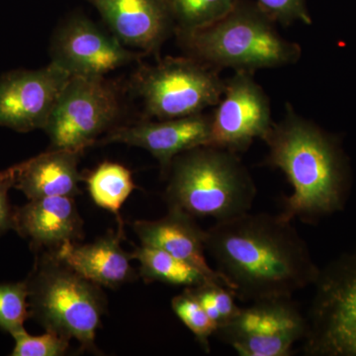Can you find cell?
I'll return each instance as SVG.
<instances>
[{"instance_id": "obj_10", "label": "cell", "mask_w": 356, "mask_h": 356, "mask_svg": "<svg viewBox=\"0 0 356 356\" xmlns=\"http://www.w3.org/2000/svg\"><path fill=\"white\" fill-rule=\"evenodd\" d=\"M211 115L209 145L234 153L247 151L273 128L270 102L250 72H235L225 81L224 92Z\"/></svg>"}, {"instance_id": "obj_17", "label": "cell", "mask_w": 356, "mask_h": 356, "mask_svg": "<svg viewBox=\"0 0 356 356\" xmlns=\"http://www.w3.org/2000/svg\"><path fill=\"white\" fill-rule=\"evenodd\" d=\"M122 232L106 236L95 243H65L53 252L56 257L83 278L100 287L118 288L133 280L132 254L121 247Z\"/></svg>"}, {"instance_id": "obj_11", "label": "cell", "mask_w": 356, "mask_h": 356, "mask_svg": "<svg viewBox=\"0 0 356 356\" xmlns=\"http://www.w3.org/2000/svg\"><path fill=\"white\" fill-rule=\"evenodd\" d=\"M70 74L51 62L40 70H17L0 77V127L44 130Z\"/></svg>"}, {"instance_id": "obj_5", "label": "cell", "mask_w": 356, "mask_h": 356, "mask_svg": "<svg viewBox=\"0 0 356 356\" xmlns=\"http://www.w3.org/2000/svg\"><path fill=\"white\" fill-rule=\"evenodd\" d=\"M25 281L30 318L46 331L76 339L84 350H95L96 332L106 307L102 287L49 252L37 259Z\"/></svg>"}, {"instance_id": "obj_22", "label": "cell", "mask_w": 356, "mask_h": 356, "mask_svg": "<svg viewBox=\"0 0 356 356\" xmlns=\"http://www.w3.org/2000/svg\"><path fill=\"white\" fill-rule=\"evenodd\" d=\"M172 308L175 315L196 337L206 353L210 351V337L216 334L218 325L208 316L197 299L188 290L173 297Z\"/></svg>"}, {"instance_id": "obj_9", "label": "cell", "mask_w": 356, "mask_h": 356, "mask_svg": "<svg viewBox=\"0 0 356 356\" xmlns=\"http://www.w3.org/2000/svg\"><path fill=\"white\" fill-rule=\"evenodd\" d=\"M307 318L292 298L262 300L240 308L216 334L242 356H288L304 339Z\"/></svg>"}, {"instance_id": "obj_26", "label": "cell", "mask_w": 356, "mask_h": 356, "mask_svg": "<svg viewBox=\"0 0 356 356\" xmlns=\"http://www.w3.org/2000/svg\"><path fill=\"white\" fill-rule=\"evenodd\" d=\"M257 4L274 21L283 25L312 23L305 0H257Z\"/></svg>"}, {"instance_id": "obj_21", "label": "cell", "mask_w": 356, "mask_h": 356, "mask_svg": "<svg viewBox=\"0 0 356 356\" xmlns=\"http://www.w3.org/2000/svg\"><path fill=\"white\" fill-rule=\"evenodd\" d=\"M240 0H168L178 34L217 22L231 13Z\"/></svg>"}, {"instance_id": "obj_2", "label": "cell", "mask_w": 356, "mask_h": 356, "mask_svg": "<svg viewBox=\"0 0 356 356\" xmlns=\"http://www.w3.org/2000/svg\"><path fill=\"white\" fill-rule=\"evenodd\" d=\"M266 165L278 168L292 185L280 216L317 221L344 209L350 189L346 156L334 138L288 105L286 114L264 139Z\"/></svg>"}, {"instance_id": "obj_12", "label": "cell", "mask_w": 356, "mask_h": 356, "mask_svg": "<svg viewBox=\"0 0 356 356\" xmlns=\"http://www.w3.org/2000/svg\"><path fill=\"white\" fill-rule=\"evenodd\" d=\"M134 58L113 34L83 15L65 21L51 43V62L72 76L104 77Z\"/></svg>"}, {"instance_id": "obj_20", "label": "cell", "mask_w": 356, "mask_h": 356, "mask_svg": "<svg viewBox=\"0 0 356 356\" xmlns=\"http://www.w3.org/2000/svg\"><path fill=\"white\" fill-rule=\"evenodd\" d=\"M89 195L96 205L118 217L122 228L120 210L136 188L132 173L119 163H103L86 178Z\"/></svg>"}, {"instance_id": "obj_13", "label": "cell", "mask_w": 356, "mask_h": 356, "mask_svg": "<svg viewBox=\"0 0 356 356\" xmlns=\"http://www.w3.org/2000/svg\"><path fill=\"white\" fill-rule=\"evenodd\" d=\"M211 137V115L203 113L144 122L112 131L104 143H118L146 149L158 159L165 172L180 154L208 146Z\"/></svg>"}, {"instance_id": "obj_4", "label": "cell", "mask_w": 356, "mask_h": 356, "mask_svg": "<svg viewBox=\"0 0 356 356\" xmlns=\"http://www.w3.org/2000/svg\"><path fill=\"white\" fill-rule=\"evenodd\" d=\"M274 23L259 4L240 0L217 22L178 35L191 57L213 69L254 74L295 64L301 58V47L280 36Z\"/></svg>"}, {"instance_id": "obj_19", "label": "cell", "mask_w": 356, "mask_h": 356, "mask_svg": "<svg viewBox=\"0 0 356 356\" xmlns=\"http://www.w3.org/2000/svg\"><path fill=\"white\" fill-rule=\"evenodd\" d=\"M132 259L139 261L140 276L149 282L158 281L191 288L203 284L206 281H213L193 264L159 248L140 245L133 252Z\"/></svg>"}, {"instance_id": "obj_7", "label": "cell", "mask_w": 356, "mask_h": 356, "mask_svg": "<svg viewBox=\"0 0 356 356\" xmlns=\"http://www.w3.org/2000/svg\"><path fill=\"white\" fill-rule=\"evenodd\" d=\"M219 70L197 58H166L140 72L136 90L149 116L181 118L216 106L224 92Z\"/></svg>"}, {"instance_id": "obj_23", "label": "cell", "mask_w": 356, "mask_h": 356, "mask_svg": "<svg viewBox=\"0 0 356 356\" xmlns=\"http://www.w3.org/2000/svg\"><path fill=\"white\" fill-rule=\"evenodd\" d=\"M185 289L197 299L208 316L216 323L218 329L235 317L240 310L235 302V294L221 283L206 281L198 286Z\"/></svg>"}, {"instance_id": "obj_24", "label": "cell", "mask_w": 356, "mask_h": 356, "mask_svg": "<svg viewBox=\"0 0 356 356\" xmlns=\"http://www.w3.org/2000/svg\"><path fill=\"white\" fill-rule=\"evenodd\" d=\"M30 318L26 281L0 284V329L11 336Z\"/></svg>"}, {"instance_id": "obj_8", "label": "cell", "mask_w": 356, "mask_h": 356, "mask_svg": "<svg viewBox=\"0 0 356 356\" xmlns=\"http://www.w3.org/2000/svg\"><path fill=\"white\" fill-rule=\"evenodd\" d=\"M119 113L118 96L104 77L70 76L44 130L53 149L83 152Z\"/></svg>"}, {"instance_id": "obj_14", "label": "cell", "mask_w": 356, "mask_h": 356, "mask_svg": "<svg viewBox=\"0 0 356 356\" xmlns=\"http://www.w3.org/2000/svg\"><path fill=\"white\" fill-rule=\"evenodd\" d=\"M124 46L156 50L172 30L168 0H88Z\"/></svg>"}, {"instance_id": "obj_1", "label": "cell", "mask_w": 356, "mask_h": 356, "mask_svg": "<svg viewBox=\"0 0 356 356\" xmlns=\"http://www.w3.org/2000/svg\"><path fill=\"white\" fill-rule=\"evenodd\" d=\"M206 252L226 286L243 302L292 298L313 286L320 267L292 222L248 212L206 231Z\"/></svg>"}, {"instance_id": "obj_6", "label": "cell", "mask_w": 356, "mask_h": 356, "mask_svg": "<svg viewBox=\"0 0 356 356\" xmlns=\"http://www.w3.org/2000/svg\"><path fill=\"white\" fill-rule=\"evenodd\" d=\"M313 286L304 355L356 356V252L321 268Z\"/></svg>"}, {"instance_id": "obj_18", "label": "cell", "mask_w": 356, "mask_h": 356, "mask_svg": "<svg viewBox=\"0 0 356 356\" xmlns=\"http://www.w3.org/2000/svg\"><path fill=\"white\" fill-rule=\"evenodd\" d=\"M83 152L53 149L19 163L16 189L28 198L74 197L79 194V158Z\"/></svg>"}, {"instance_id": "obj_27", "label": "cell", "mask_w": 356, "mask_h": 356, "mask_svg": "<svg viewBox=\"0 0 356 356\" xmlns=\"http://www.w3.org/2000/svg\"><path fill=\"white\" fill-rule=\"evenodd\" d=\"M19 165L0 172V235L13 228L14 210L9 203L8 193L15 185Z\"/></svg>"}, {"instance_id": "obj_3", "label": "cell", "mask_w": 356, "mask_h": 356, "mask_svg": "<svg viewBox=\"0 0 356 356\" xmlns=\"http://www.w3.org/2000/svg\"><path fill=\"white\" fill-rule=\"evenodd\" d=\"M166 175L168 209L216 222L250 212L257 186L238 154L213 146L189 149L173 159Z\"/></svg>"}, {"instance_id": "obj_15", "label": "cell", "mask_w": 356, "mask_h": 356, "mask_svg": "<svg viewBox=\"0 0 356 356\" xmlns=\"http://www.w3.org/2000/svg\"><path fill=\"white\" fill-rule=\"evenodd\" d=\"M13 229L36 250L57 252L65 243L83 236V221L74 197L53 196L32 199L16 208Z\"/></svg>"}, {"instance_id": "obj_16", "label": "cell", "mask_w": 356, "mask_h": 356, "mask_svg": "<svg viewBox=\"0 0 356 356\" xmlns=\"http://www.w3.org/2000/svg\"><path fill=\"white\" fill-rule=\"evenodd\" d=\"M133 229L140 245L165 250L189 262L203 271L209 280L226 286L221 274L213 269L206 259V231L198 226L194 217L184 211L168 209V214L161 219L134 222Z\"/></svg>"}, {"instance_id": "obj_25", "label": "cell", "mask_w": 356, "mask_h": 356, "mask_svg": "<svg viewBox=\"0 0 356 356\" xmlns=\"http://www.w3.org/2000/svg\"><path fill=\"white\" fill-rule=\"evenodd\" d=\"M13 337L15 341L13 356H62L69 350L70 341L54 332L32 336L25 329L14 332Z\"/></svg>"}]
</instances>
